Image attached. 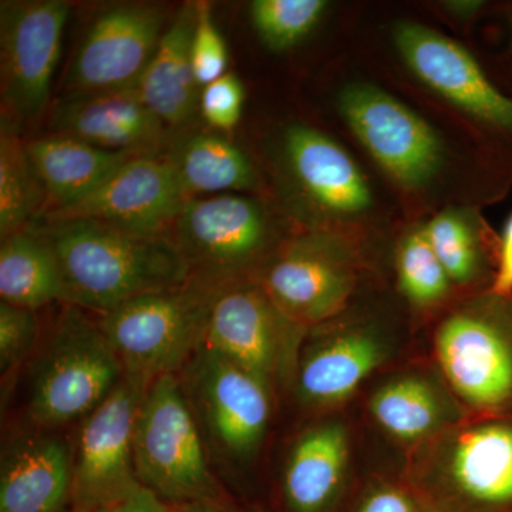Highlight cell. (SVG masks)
<instances>
[{
  "mask_svg": "<svg viewBox=\"0 0 512 512\" xmlns=\"http://www.w3.org/2000/svg\"><path fill=\"white\" fill-rule=\"evenodd\" d=\"M302 326L286 318L252 279H237L215 296L204 345L266 384L284 366L286 348Z\"/></svg>",
  "mask_w": 512,
  "mask_h": 512,
  "instance_id": "2e32d148",
  "label": "cell"
},
{
  "mask_svg": "<svg viewBox=\"0 0 512 512\" xmlns=\"http://www.w3.org/2000/svg\"><path fill=\"white\" fill-rule=\"evenodd\" d=\"M360 512H414V508L402 491L387 488L370 495Z\"/></svg>",
  "mask_w": 512,
  "mask_h": 512,
  "instance_id": "e575fe53",
  "label": "cell"
},
{
  "mask_svg": "<svg viewBox=\"0 0 512 512\" xmlns=\"http://www.w3.org/2000/svg\"><path fill=\"white\" fill-rule=\"evenodd\" d=\"M380 360L382 348L369 333L349 332L320 340L299 365V396L312 406L343 402L355 393Z\"/></svg>",
  "mask_w": 512,
  "mask_h": 512,
  "instance_id": "603a6c76",
  "label": "cell"
},
{
  "mask_svg": "<svg viewBox=\"0 0 512 512\" xmlns=\"http://www.w3.org/2000/svg\"><path fill=\"white\" fill-rule=\"evenodd\" d=\"M133 447L138 483L164 503L184 507L217 498L200 424L178 376L160 377L148 387L138 410Z\"/></svg>",
  "mask_w": 512,
  "mask_h": 512,
  "instance_id": "277c9868",
  "label": "cell"
},
{
  "mask_svg": "<svg viewBox=\"0 0 512 512\" xmlns=\"http://www.w3.org/2000/svg\"><path fill=\"white\" fill-rule=\"evenodd\" d=\"M52 126L56 134L131 156H154L167 130L137 89L66 96L53 110Z\"/></svg>",
  "mask_w": 512,
  "mask_h": 512,
  "instance_id": "e0dca14e",
  "label": "cell"
},
{
  "mask_svg": "<svg viewBox=\"0 0 512 512\" xmlns=\"http://www.w3.org/2000/svg\"><path fill=\"white\" fill-rule=\"evenodd\" d=\"M370 410L383 430L403 441L427 436L439 420L436 397L417 379L397 380L373 396Z\"/></svg>",
  "mask_w": 512,
  "mask_h": 512,
  "instance_id": "83f0119b",
  "label": "cell"
},
{
  "mask_svg": "<svg viewBox=\"0 0 512 512\" xmlns=\"http://www.w3.org/2000/svg\"><path fill=\"white\" fill-rule=\"evenodd\" d=\"M25 146L46 194V212L62 210L92 194L121 165L136 157L103 150L64 134L25 141Z\"/></svg>",
  "mask_w": 512,
  "mask_h": 512,
  "instance_id": "ffe728a7",
  "label": "cell"
},
{
  "mask_svg": "<svg viewBox=\"0 0 512 512\" xmlns=\"http://www.w3.org/2000/svg\"><path fill=\"white\" fill-rule=\"evenodd\" d=\"M448 478L468 500L512 505V426L483 423L456 434L446 457Z\"/></svg>",
  "mask_w": 512,
  "mask_h": 512,
  "instance_id": "44dd1931",
  "label": "cell"
},
{
  "mask_svg": "<svg viewBox=\"0 0 512 512\" xmlns=\"http://www.w3.org/2000/svg\"><path fill=\"white\" fill-rule=\"evenodd\" d=\"M59 261L66 299L104 315L146 293L184 284L191 266L168 237H140L84 218H37L30 227Z\"/></svg>",
  "mask_w": 512,
  "mask_h": 512,
  "instance_id": "6da1fadb",
  "label": "cell"
},
{
  "mask_svg": "<svg viewBox=\"0 0 512 512\" xmlns=\"http://www.w3.org/2000/svg\"><path fill=\"white\" fill-rule=\"evenodd\" d=\"M64 0L0 3L2 114L20 124L45 111L70 15Z\"/></svg>",
  "mask_w": 512,
  "mask_h": 512,
  "instance_id": "30bf717a",
  "label": "cell"
},
{
  "mask_svg": "<svg viewBox=\"0 0 512 512\" xmlns=\"http://www.w3.org/2000/svg\"><path fill=\"white\" fill-rule=\"evenodd\" d=\"M73 512H113L110 508H76Z\"/></svg>",
  "mask_w": 512,
  "mask_h": 512,
  "instance_id": "f35d334b",
  "label": "cell"
},
{
  "mask_svg": "<svg viewBox=\"0 0 512 512\" xmlns=\"http://www.w3.org/2000/svg\"><path fill=\"white\" fill-rule=\"evenodd\" d=\"M0 296L3 302L32 311L66 299L56 254L32 228L2 239Z\"/></svg>",
  "mask_w": 512,
  "mask_h": 512,
  "instance_id": "d4e9b609",
  "label": "cell"
},
{
  "mask_svg": "<svg viewBox=\"0 0 512 512\" xmlns=\"http://www.w3.org/2000/svg\"><path fill=\"white\" fill-rule=\"evenodd\" d=\"M326 8L323 0H254L249 12L266 47L284 52L311 35Z\"/></svg>",
  "mask_w": 512,
  "mask_h": 512,
  "instance_id": "f1b7e54d",
  "label": "cell"
},
{
  "mask_svg": "<svg viewBox=\"0 0 512 512\" xmlns=\"http://www.w3.org/2000/svg\"><path fill=\"white\" fill-rule=\"evenodd\" d=\"M244 103V84L237 74L227 73L202 87L201 117L217 133H231L241 121Z\"/></svg>",
  "mask_w": 512,
  "mask_h": 512,
  "instance_id": "d6a6232c",
  "label": "cell"
},
{
  "mask_svg": "<svg viewBox=\"0 0 512 512\" xmlns=\"http://www.w3.org/2000/svg\"><path fill=\"white\" fill-rule=\"evenodd\" d=\"M431 247L451 281L473 282L483 271L487 251L494 248V238L487 225L471 210L440 212L424 225Z\"/></svg>",
  "mask_w": 512,
  "mask_h": 512,
  "instance_id": "4316f807",
  "label": "cell"
},
{
  "mask_svg": "<svg viewBox=\"0 0 512 512\" xmlns=\"http://www.w3.org/2000/svg\"><path fill=\"white\" fill-rule=\"evenodd\" d=\"M484 2H477V0H463V2H448L447 8L457 16H473L476 15L478 10L484 8Z\"/></svg>",
  "mask_w": 512,
  "mask_h": 512,
  "instance_id": "8d00e7d4",
  "label": "cell"
},
{
  "mask_svg": "<svg viewBox=\"0 0 512 512\" xmlns=\"http://www.w3.org/2000/svg\"><path fill=\"white\" fill-rule=\"evenodd\" d=\"M39 342L37 311L0 302V373L3 379L32 357Z\"/></svg>",
  "mask_w": 512,
  "mask_h": 512,
  "instance_id": "4dcf8cb0",
  "label": "cell"
},
{
  "mask_svg": "<svg viewBox=\"0 0 512 512\" xmlns=\"http://www.w3.org/2000/svg\"><path fill=\"white\" fill-rule=\"evenodd\" d=\"M511 299L490 293L441 323L436 353L454 392L477 409H500L512 399Z\"/></svg>",
  "mask_w": 512,
  "mask_h": 512,
  "instance_id": "ba28073f",
  "label": "cell"
},
{
  "mask_svg": "<svg viewBox=\"0 0 512 512\" xmlns=\"http://www.w3.org/2000/svg\"><path fill=\"white\" fill-rule=\"evenodd\" d=\"M26 413L40 430H55L93 413L124 379L116 350L97 319L64 305L29 370Z\"/></svg>",
  "mask_w": 512,
  "mask_h": 512,
  "instance_id": "3957f363",
  "label": "cell"
},
{
  "mask_svg": "<svg viewBox=\"0 0 512 512\" xmlns=\"http://www.w3.org/2000/svg\"><path fill=\"white\" fill-rule=\"evenodd\" d=\"M180 382L218 453L235 461L254 456L271 419L268 384L205 345L181 370Z\"/></svg>",
  "mask_w": 512,
  "mask_h": 512,
  "instance_id": "52a82bcc",
  "label": "cell"
},
{
  "mask_svg": "<svg viewBox=\"0 0 512 512\" xmlns=\"http://www.w3.org/2000/svg\"><path fill=\"white\" fill-rule=\"evenodd\" d=\"M168 238L194 274L237 281L271 255L274 222L259 198L210 195L185 202Z\"/></svg>",
  "mask_w": 512,
  "mask_h": 512,
  "instance_id": "8992f818",
  "label": "cell"
},
{
  "mask_svg": "<svg viewBox=\"0 0 512 512\" xmlns=\"http://www.w3.org/2000/svg\"><path fill=\"white\" fill-rule=\"evenodd\" d=\"M167 160L188 200L259 191L261 177L247 154L221 133L200 131L175 141Z\"/></svg>",
  "mask_w": 512,
  "mask_h": 512,
  "instance_id": "7402d4cb",
  "label": "cell"
},
{
  "mask_svg": "<svg viewBox=\"0 0 512 512\" xmlns=\"http://www.w3.org/2000/svg\"><path fill=\"white\" fill-rule=\"evenodd\" d=\"M393 40L417 79L497 138L512 161V97L488 79L471 53L419 23H399Z\"/></svg>",
  "mask_w": 512,
  "mask_h": 512,
  "instance_id": "4fadbf2b",
  "label": "cell"
},
{
  "mask_svg": "<svg viewBox=\"0 0 512 512\" xmlns=\"http://www.w3.org/2000/svg\"><path fill=\"white\" fill-rule=\"evenodd\" d=\"M187 195L167 157L136 156L92 194L46 217L84 218L140 235L168 237Z\"/></svg>",
  "mask_w": 512,
  "mask_h": 512,
  "instance_id": "9a60e30c",
  "label": "cell"
},
{
  "mask_svg": "<svg viewBox=\"0 0 512 512\" xmlns=\"http://www.w3.org/2000/svg\"><path fill=\"white\" fill-rule=\"evenodd\" d=\"M348 460V436L339 424L303 434L285 470V497L292 512H323L338 491Z\"/></svg>",
  "mask_w": 512,
  "mask_h": 512,
  "instance_id": "cb8c5ba5",
  "label": "cell"
},
{
  "mask_svg": "<svg viewBox=\"0 0 512 512\" xmlns=\"http://www.w3.org/2000/svg\"><path fill=\"white\" fill-rule=\"evenodd\" d=\"M254 281L286 318L302 328L338 315L355 286L348 248L329 231L285 242L258 266Z\"/></svg>",
  "mask_w": 512,
  "mask_h": 512,
  "instance_id": "8fae6325",
  "label": "cell"
},
{
  "mask_svg": "<svg viewBox=\"0 0 512 512\" xmlns=\"http://www.w3.org/2000/svg\"><path fill=\"white\" fill-rule=\"evenodd\" d=\"M490 292L500 298H512V215L505 225L503 238L500 239L497 268Z\"/></svg>",
  "mask_w": 512,
  "mask_h": 512,
  "instance_id": "836d02e7",
  "label": "cell"
},
{
  "mask_svg": "<svg viewBox=\"0 0 512 512\" xmlns=\"http://www.w3.org/2000/svg\"><path fill=\"white\" fill-rule=\"evenodd\" d=\"M181 512H224L220 508L215 507L212 503H197L184 505L180 510Z\"/></svg>",
  "mask_w": 512,
  "mask_h": 512,
  "instance_id": "74e56055",
  "label": "cell"
},
{
  "mask_svg": "<svg viewBox=\"0 0 512 512\" xmlns=\"http://www.w3.org/2000/svg\"><path fill=\"white\" fill-rule=\"evenodd\" d=\"M170 507L156 494L141 487L126 501L113 508V512H168Z\"/></svg>",
  "mask_w": 512,
  "mask_h": 512,
  "instance_id": "d590c367",
  "label": "cell"
},
{
  "mask_svg": "<svg viewBox=\"0 0 512 512\" xmlns=\"http://www.w3.org/2000/svg\"><path fill=\"white\" fill-rule=\"evenodd\" d=\"M274 167L286 202L311 231L357 220L375 205L359 165L318 128L286 126L275 141Z\"/></svg>",
  "mask_w": 512,
  "mask_h": 512,
  "instance_id": "5b68a950",
  "label": "cell"
},
{
  "mask_svg": "<svg viewBox=\"0 0 512 512\" xmlns=\"http://www.w3.org/2000/svg\"><path fill=\"white\" fill-rule=\"evenodd\" d=\"M197 2L185 3L168 23L137 92L165 127L187 124L200 111L201 87L191 60Z\"/></svg>",
  "mask_w": 512,
  "mask_h": 512,
  "instance_id": "d6986e66",
  "label": "cell"
},
{
  "mask_svg": "<svg viewBox=\"0 0 512 512\" xmlns=\"http://www.w3.org/2000/svg\"><path fill=\"white\" fill-rule=\"evenodd\" d=\"M147 389L124 377L80 423L73 448L76 508H116L140 490L134 466V426Z\"/></svg>",
  "mask_w": 512,
  "mask_h": 512,
  "instance_id": "7c38bea8",
  "label": "cell"
},
{
  "mask_svg": "<svg viewBox=\"0 0 512 512\" xmlns=\"http://www.w3.org/2000/svg\"><path fill=\"white\" fill-rule=\"evenodd\" d=\"M511 25H512V15H511Z\"/></svg>",
  "mask_w": 512,
  "mask_h": 512,
  "instance_id": "60d3db41",
  "label": "cell"
},
{
  "mask_svg": "<svg viewBox=\"0 0 512 512\" xmlns=\"http://www.w3.org/2000/svg\"><path fill=\"white\" fill-rule=\"evenodd\" d=\"M191 60L201 89L228 73L227 45L212 19L211 5L207 2H197Z\"/></svg>",
  "mask_w": 512,
  "mask_h": 512,
  "instance_id": "1f68e13d",
  "label": "cell"
},
{
  "mask_svg": "<svg viewBox=\"0 0 512 512\" xmlns=\"http://www.w3.org/2000/svg\"><path fill=\"white\" fill-rule=\"evenodd\" d=\"M339 111L370 156L409 190L436 180L446 161L444 144L416 111L373 84H348L339 94Z\"/></svg>",
  "mask_w": 512,
  "mask_h": 512,
  "instance_id": "9c48e42d",
  "label": "cell"
},
{
  "mask_svg": "<svg viewBox=\"0 0 512 512\" xmlns=\"http://www.w3.org/2000/svg\"><path fill=\"white\" fill-rule=\"evenodd\" d=\"M227 282L192 272L184 284L99 315L97 323L116 350L124 377L148 389L160 377L181 373L204 345L212 303Z\"/></svg>",
  "mask_w": 512,
  "mask_h": 512,
  "instance_id": "7a4b0ae2",
  "label": "cell"
},
{
  "mask_svg": "<svg viewBox=\"0 0 512 512\" xmlns=\"http://www.w3.org/2000/svg\"><path fill=\"white\" fill-rule=\"evenodd\" d=\"M168 512H181V511L180 510H178V511L177 510H173V508H170V511H168Z\"/></svg>",
  "mask_w": 512,
  "mask_h": 512,
  "instance_id": "ab89813d",
  "label": "cell"
},
{
  "mask_svg": "<svg viewBox=\"0 0 512 512\" xmlns=\"http://www.w3.org/2000/svg\"><path fill=\"white\" fill-rule=\"evenodd\" d=\"M19 124L2 114L0 121V238L23 231L42 217L47 200L37 180Z\"/></svg>",
  "mask_w": 512,
  "mask_h": 512,
  "instance_id": "484cf974",
  "label": "cell"
},
{
  "mask_svg": "<svg viewBox=\"0 0 512 512\" xmlns=\"http://www.w3.org/2000/svg\"><path fill=\"white\" fill-rule=\"evenodd\" d=\"M73 448L49 430L10 441L0 464V512H60L72 498Z\"/></svg>",
  "mask_w": 512,
  "mask_h": 512,
  "instance_id": "ac0fdd59",
  "label": "cell"
},
{
  "mask_svg": "<svg viewBox=\"0 0 512 512\" xmlns=\"http://www.w3.org/2000/svg\"><path fill=\"white\" fill-rule=\"evenodd\" d=\"M154 3H120L94 19L67 72V96L137 89L168 23Z\"/></svg>",
  "mask_w": 512,
  "mask_h": 512,
  "instance_id": "5bb4252c",
  "label": "cell"
},
{
  "mask_svg": "<svg viewBox=\"0 0 512 512\" xmlns=\"http://www.w3.org/2000/svg\"><path fill=\"white\" fill-rule=\"evenodd\" d=\"M397 272L404 295L419 306L440 302L450 289V276L431 247L424 227L413 229L400 242Z\"/></svg>",
  "mask_w": 512,
  "mask_h": 512,
  "instance_id": "f546056e",
  "label": "cell"
}]
</instances>
